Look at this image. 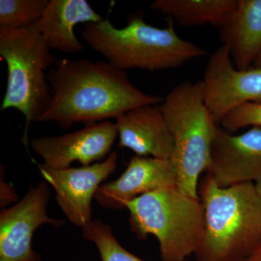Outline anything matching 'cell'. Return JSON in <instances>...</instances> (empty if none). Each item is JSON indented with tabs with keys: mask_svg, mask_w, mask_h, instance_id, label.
Masks as SVG:
<instances>
[{
	"mask_svg": "<svg viewBox=\"0 0 261 261\" xmlns=\"http://www.w3.org/2000/svg\"><path fill=\"white\" fill-rule=\"evenodd\" d=\"M47 80L51 101L39 122H53L64 129L116 119L134 108L163 101L137 88L124 70L107 61L62 58L48 70Z\"/></svg>",
	"mask_w": 261,
	"mask_h": 261,
	"instance_id": "obj_1",
	"label": "cell"
},
{
	"mask_svg": "<svg viewBox=\"0 0 261 261\" xmlns=\"http://www.w3.org/2000/svg\"><path fill=\"white\" fill-rule=\"evenodd\" d=\"M173 19L158 28L146 23L144 13L130 15L126 27L118 29L108 17L85 24L82 39L118 69L149 71L173 69L208 53L178 35Z\"/></svg>",
	"mask_w": 261,
	"mask_h": 261,
	"instance_id": "obj_2",
	"label": "cell"
},
{
	"mask_svg": "<svg viewBox=\"0 0 261 261\" xmlns=\"http://www.w3.org/2000/svg\"><path fill=\"white\" fill-rule=\"evenodd\" d=\"M203 238L197 261H243L261 242V200L253 182L222 188L208 174L201 182Z\"/></svg>",
	"mask_w": 261,
	"mask_h": 261,
	"instance_id": "obj_3",
	"label": "cell"
},
{
	"mask_svg": "<svg viewBox=\"0 0 261 261\" xmlns=\"http://www.w3.org/2000/svg\"><path fill=\"white\" fill-rule=\"evenodd\" d=\"M173 140L171 161L180 191L199 198L198 179L207 171L219 125L205 102L202 80L173 87L161 104Z\"/></svg>",
	"mask_w": 261,
	"mask_h": 261,
	"instance_id": "obj_4",
	"label": "cell"
},
{
	"mask_svg": "<svg viewBox=\"0 0 261 261\" xmlns=\"http://www.w3.org/2000/svg\"><path fill=\"white\" fill-rule=\"evenodd\" d=\"M129 224L137 238H157L162 261H186L200 247L204 213L200 198L175 187H163L128 202Z\"/></svg>",
	"mask_w": 261,
	"mask_h": 261,
	"instance_id": "obj_5",
	"label": "cell"
},
{
	"mask_svg": "<svg viewBox=\"0 0 261 261\" xmlns=\"http://www.w3.org/2000/svg\"><path fill=\"white\" fill-rule=\"evenodd\" d=\"M0 56L8 70L1 112L16 109L25 118L23 140L29 147L28 132L47 111L51 94L47 71L57 61L37 25L24 29L0 28Z\"/></svg>",
	"mask_w": 261,
	"mask_h": 261,
	"instance_id": "obj_6",
	"label": "cell"
},
{
	"mask_svg": "<svg viewBox=\"0 0 261 261\" xmlns=\"http://www.w3.org/2000/svg\"><path fill=\"white\" fill-rule=\"evenodd\" d=\"M50 190L46 181L32 187L13 207L0 214V261H41L32 248L34 233L39 226L58 228L65 220L47 215Z\"/></svg>",
	"mask_w": 261,
	"mask_h": 261,
	"instance_id": "obj_7",
	"label": "cell"
},
{
	"mask_svg": "<svg viewBox=\"0 0 261 261\" xmlns=\"http://www.w3.org/2000/svg\"><path fill=\"white\" fill-rule=\"evenodd\" d=\"M202 82L206 106L218 124L241 105H261V68L237 69L225 45L209 58Z\"/></svg>",
	"mask_w": 261,
	"mask_h": 261,
	"instance_id": "obj_8",
	"label": "cell"
},
{
	"mask_svg": "<svg viewBox=\"0 0 261 261\" xmlns=\"http://www.w3.org/2000/svg\"><path fill=\"white\" fill-rule=\"evenodd\" d=\"M118 154L111 152L102 162L80 168L54 169L38 166L44 181L56 192L57 203L75 226L84 228L92 221V201L101 184L117 167Z\"/></svg>",
	"mask_w": 261,
	"mask_h": 261,
	"instance_id": "obj_9",
	"label": "cell"
},
{
	"mask_svg": "<svg viewBox=\"0 0 261 261\" xmlns=\"http://www.w3.org/2000/svg\"><path fill=\"white\" fill-rule=\"evenodd\" d=\"M117 137L116 123L105 121L63 135L37 137L31 141L30 145L46 166L65 169L74 162L87 166L104 159Z\"/></svg>",
	"mask_w": 261,
	"mask_h": 261,
	"instance_id": "obj_10",
	"label": "cell"
},
{
	"mask_svg": "<svg viewBox=\"0 0 261 261\" xmlns=\"http://www.w3.org/2000/svg\"><path fill=\"white\" fill-rule=\"evenodd\" d=\"M216 185L226 188L261 178V126L232 135L221 126L213 142L207 170Z\"/></svg>",
	"mask_w": 261,
	"mask_h": 261,
	"instance_id": "obj_11",
	"label": "cell"
},
{
	"mask_svg": "<svg viewBox=\"0 0 261 261\" xmlns=\"http://www.w3.org/2000/svg\"><path fill=\"white\" fill-rule=\"evenodd\" d=\"M176 184V171L171 160L136 155L120 177L99 187L94 198L104 208L120 210L141 195Z\"/></svg>",
	"mask_w": 261,
	"mask_h": 261,
	"instance_id": "obj_12",
	"label": "cell"
},
{
	"mask_svg": "<svg viewBox=\"0 0 261 261\" xmlns=\"http://www.w3.org/2000/svg\"><path fill=\"white\" fill-rule=\"evenodd\" d=\"M115 123L121 148L132 149L142 157L171 159L173 137L161 104L134 108L116 118Z\"/></svg>",
	"mask_w": 261,
	"mask_h": 261,
	"instance_id": "obj_13",
	"label": "cell"
},
{
	"mask_svg": "<svg viewBox=\"0 0 261 261\" xmlns=\"http://www.w3.org/2000/svg\"><path fill=\"white\" fill-rule=\"evenodd\" d=\"M103 19L87 0H49L37 28L51 49L74 55L84 47L75 36V25Z\"/></svg>",
	"mask_w": 261,
	"mask_h": 261,
	"instance_id": "obj_14",
	"label": "cell"
},
{
	"mask_svg": "<svg viewBox=\"0 0 261 261\" xmlns=\"http://www.w3.org/2000/svg\"><path fill=\"white\" fill-rule=\"evenodd\" d=\"M219 35L235 68H251L261 54V0H238Z\"/></svg>",
	"mask_w": 261,
	"mask_h": 261,
	"instance_id": "obj_15",
	"label": "cell"
},
{
	"mask_svg": "<svg viewBox=\"0 0 261 261\" xmlns=\"http://www.w3.org/2000/svg\"><path fill=\"white\" fill-rule=\"evenodd\" d=\"M237 3L238 0H155L149 7L184 27L210 24L219 29Z\"/></svg>",
	"mask_w": 261,
	"mask_h": 261,
	"instance_id": "obj_16",
	"label": "cell"
},
{
	"mask_svg": "<svg viewBox=\"0 0 261 261\" xmlns=\"http://www.w3.org/2000/svg\"><path fill=\"white\" fill-rule=\"evenodd\" d=\"M49 0H0V28L24 29L37 25Z\"/></svg>",
	"mask_w": 261,
	"mask_h": 261,
	"instance_id": "obj_17",
	"label": "cell"
},
{
	"mask_svg": "<svg viewBox=\"0 0 261 261\" xmlns=\"http://www.w3.org/2000/svg\"><path fill=\"white\" fill-rule=\"evenodd\" d=\"M82 235L96 245L101 261H145L121 246L109 225L99 220L92 221L83 228Z\"/></svg>",
	"mask_w": 261,
	"mask_h": 261,
	"instance_id": "obj_18",
	"label": "cell"
},
{
	"mask_svg": "<svg viewBox=\"0 0 261 261\" xmlns=\"http://www.w3.org/2000/svg\"><path fill=\"white\" fill-rule=\"evenodd\" d=\"M219 125L229 133L247 126H261V105L253 102L241 105L227 113Z\"/></svg>",
	"mask_w": 261,
	"mask_h": 261,
	"instance_id": "obj_19",
	"label": "cell"
},
{
	"mask_svg": "<svg viewBox=\"0 0 261 261\" xmlns=\"http://www.w3.org/2000/svg\"><path fill=\"white\" fill-rule=\"evenodd\" d=\"M17 200H18V196L15 192L14 187L1 178V181H0V206L1 207L5 208L12 202H17Z\"/></svg>",
	"mask_w": 261,
	"mask_h": 261,
	"instance_id": "obj_20",
	"label": "cell"
},
{
	"mask_svg": "<svg viewBox=\"0 0 261 261\" xmlns=\"http://www.w3.org/2000/svg\"><path fill=\"white\" fill-rule=\"evenodd\" d=\"M243 261H261V242L250 255Z\"/></svg>",
	"mask_w": 261,
	"mask_h": 261,
	"instance_id": "obj_21",
	"label": "cell"
},
{
	"mask_svg": "<svg viewBox=\"0 0 261 261\" xmlns=\"http://www.w3.org/2000/svg\"><path fill=\"white\" fill-rule=\"evenodd\" d=\"M255 188H256V190L257 192V194H258L259 197H260L261 200V178H259L258 180L256 182H255Z\"/></svg>",
	"mask_w": 261,
	"mask_h": 261,
	"instance_id": "obj_22",
	"label": "cell"
},
{
	"mask_svg": "<svg viewBox=\"0 0 261 261\" xmlns=\"http://www.w3.org/2000/svg\"><path fill=\"white\" fill-rule=\"evenodd\" d=\"M252 66L261 68V54L258 56V58H257L256 61H255Z\"/></svg>",
	"mask_w": 261,
	"mask_h": 261,
	"instance_id": "obj_23",
	"label": "cell"
}]
</instances>
